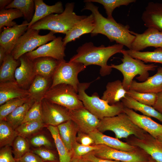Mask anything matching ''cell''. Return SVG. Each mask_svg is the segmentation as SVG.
Wrapping results in <instances>:
<instances>
[{"instance_id":"9f6ffc18","label":"cell","mask_w":162,"mask_h":162,"mask_svg":"<svg viewBox=\"0 0 162 162\" xmlns=\"http://www.w3.org/2000/svg\"><path fill=\"white\" fill-rule=\"evenodd\" d=\"M148 162H156L153 159L151 158H151Z\"/></svg>"},{"instance_id":"d6986e66","label":"cell","mask_w":162,"mask_h":162,"mask_svg":"<svg viewBox=\"0 0 162 162\" xmlns=\"http://www.w3.org/2000/svg\"><path fill=\"white\" fill-rule=\"evenodd\" d=\"M129 89L142 93L158 94L162 92V67H158L154 75L144 82H138L133 80Z\"/></svg>"},{"instance_id":"6da1fadb","label":"cell","mask_w":162,"mask_h":162,"mask_svg":"<svg viewBox=\"0 0 162 162\" xmlns=\"http://www.w3.org/2000/svg\"><path fill=\"white\" fill-rule=\"evenodd\" d=\"M84 7L82 10H90L94 16L95 26L91 33L92 37L101 34L106 36L110 42L122 44L130 50L135 36L130 33L128 25H124L104 17L99 12L98 7L92 2L85 0Z\"/></svg>"},{"instance_id":"8d00e7d4","label":"cell","mask_w":162,"mask_h":162,"mask_svg":"<svg viewBox=\"0 0 162 162\" xmlns=\"http://www.w3.org/2000/svg\"><path fill=\"white\" fill-rule=\"evenodd\" d=\"M44 124L42 120L28 121L22 123L15 130L18 135L26 138L39 131Z\"/></svg>"},{"instance_id":"4fadbf2b","label":"cell","mask_w":162,"mask_h":162,"mask_svg":"<svg viewBox=\"0 0 162 162\" xmlns=\"http://www.w3.org/2000/svg\"><path fill=\"white\" fill-rule=\"evenodd\" d=\"M135 36L130 50L140 51L148 47L162 48V31L153 28H148L142 33L130 31Z\"/></svg>"},{"instance_id":"f546056e","label":"cell","mask_w":162,"mask_h":162,"mask_svg":"<svg viewBox=\"0 0 162 162\" xmlns=\"http://www.w3.org/2000/svg\"><path fill=\"white\" fill-rule=\"evenodd\" d=\"M19 62V59H16L11 54L7 55L0 65V82L16 81L15 73Z\"/></svg>"},{"instance_id":"ab89813d","label":"cell","mask_w":162,"mask_h":162,"mask_svg":"<svg viewBox=\"0 0 162 162\" xmlns=\"http://www.w3.org/2000/svg\"><path fill=\"white\" fill-rule=\"evenodd\" d=\"M12 151L15 160L30 152L29 145L25 138L18 135L13 143Z\"/></svg>"},{"instance_id":"f1b7e54d","label":"cell","mask_w":162,"mask_h":162,"mask_svg":"<svg viewBox=\"0 0 162 162\" xmlns=\"http://www.w3.org/2000/svg\"><path fill=\"white\" fill-rule=\"evenodd\" d=\"M121 100L124 107L139 111L143 115L154 117L162 122V114L152 106L140 103L127 95Z\"/></svg>"},{"instance_id":"8992f818","label":"cell","mask_w":162,"mask_h":162,"mask_svg":"<svg viewBox=\"0 0 162 162\" xmlns=\"http://www.w3.org/2000/svg\"><path fill=\"white\" fill-rule=\"evenodd\" d=\"M121 53L123 58L121 59L122 63L118 65L111 64L110 66L119 71L123 75L122 85L124 89L128 91L133 79L137 75L136 79L142 82L145 81L149 77V71H154L158 66L154 64H146L141 60L131 57L123 49Z\"/></svg>"},{"instance_id":"f5cc1de1","label":"cell","mask_w":162,"mask_h":162,"mask_svg":"<svg viewBox=\"0 0 162 162\" xmlns=\"http://www.w3.org/2000/svg\"><path fill=\"white\" fill-rule=\"evenodd\" d=\"M7 54L4 48L0 46V64L2 63Z\"/></svg>"},{"instance_id":"e575fe53","label":"cell","mask_w":162,"mask_h":162,"mask_svg":"<svg viewBox=\"0 0 162 162\" xmlns=\"http://www.w3.org/2000/svg\"><path fill=\"white\" fill-rule=\"evenodd\" d=\"M18 136L14 129L6 121H0V147L10 146Z\"/></svg>"},{"instance_id":"bcb514c9","label":"cell","mask_w":162,"mask_h":162,"mask_svg":"<svg viewBox=\"0 0 162 162\" xmlns=\"http://www.w3.org/2000/svg\"><path fill=\"white\" fill-rule=\"evenodd\" d=\"M10 146H5L0 150V162H16Z\"/></svg>"},{"instance_id":"ee69618b","label":"cell","mask_w":162,"mask_h":162,"mask_svg":"<svg viewBox=\"0 0 162 162\" xmlns=\"http://www.w3.org/2000/svg\"><path fill=\"white\" fill-rule=\"evenodd\" d=\"M32 152L38 156L45 162H59L55 154L48 149L40 148L34 150Z\"/></svg>"},{"instance_id":"ba28073f","label":"cell","mask_w":162,"mask_h":162,"mask_svg":"<svg viewBox=\"0 0 162 162\" xmlns=\"http://www.w3.org/2000/svg\"><path fill=\"white\" fill-rule=\"evenodd\" d=\"M39 32L40 30L28 28L20 37L11 53L15 59L18 60L22 55L56 38L52 32L43 35L39 34Z\"/></svg>"},{"instance_id":"ac0fdd59","label":"cell","mask_w":162,"mask_h":162,"mask_svg":"<svg viewBox=\"0 0 162 162\" xmlns=\"http://www.w3.org/2000/svg\"><path fill=\"white\" fill-rule=\"evenodd\" d=\"M19 59L20 65L15 70V78L20 87L26 89L29 88L36 76L33 62L25 54L21 56Z\"/></svg>"},{"instance_id":"277c9868","label":"cell","mask_w":162,"mask_h":162,"mask_svg":"<svg viewBox=\"0 0 162 162\" xmlns=\"http://www.w3.org/2000/svg\"><path fill=\"white\" fill-rule=\"evenodd\" d=\"M92 82L80 83L78 87L79 98L86 109L100 120L105 117L115 116L123 112L124 107L121 102L110 105L100 98L96 92L94 93L91 96L88 95L86 90Z\"/></svg>"},{"instance_id":"30bf717a","label":"cell","mask_w":162,"mask_h":162,"mask_svg":"<svg viewBox=\"0 0 162 162\" xmlns=\"http://www.w3.org/2000/svg\"><path fill=\"white\" fill-rule=\"evenodd\" d=\"M98 145L99 148L92 152L101 158L121 162H148L150 159L149 156L140 148L135 152H128Z\"/></svg>"},{"instance_id":"44dd1931","label":"cell","mask_w":162,"mask_h":162,"mask_svg":"<svg viewBox=\"0 0 162 162\" xmlns=\"http://www.w3.org/2000/svg\"><path fill=\"white\" fill-rule=\"evenodd\" d=\"M94 26V17L91 14L78 22L65 33L62 40L64 45L65 46L68 43L75 40L84 34L91 33Z\"/></svg>"},{"instance_id":"1f68e13d","label":"cell","mask_w":162,"mask_h":162,"mask_svg":"<svg viewBox=\"0 0 162 162\" xmlns=\"http://www.w3.org/2000/svg\"><path fill=\"white\" fill-rule=\"evenodd\" d=\"M47 128L53 138L59 156V162H70L73 156L60 136L57 127L48 125Z\"/></svg>"},{"instance_id":"4316f807","label":"cell","mask_w":162,"mask_h":162,"mask_svg":"<svg viewBox=\"0 0 162 162\" xmlns=\"http://www.w3.org/2000/svg\"><path fill=\"white\" fill-rule=\"evenodd\" d=\"M60 138L68 149L72 152L73 146L76 141L78 128L71 120L64 122L57 126Z\"/></svg>"},{"instance_id":"74e56055","label":"cell","mask_w":162,"mask_h":162,"mask_svg":"<svg viewBox=\"0 0 162 162\" xmlns=\"http://www.w3.org/2000/svg\"><path fill=\"white\" fill-rule=\"evenodd\" d=\"M92 2H97L102 4L105 10L107 18L114 20L112 16L114 10L122 5L127 6L131 3L136 2L135 0H86Z\"/></svg>"},{"instance_id":"d6a6232c","label":"cell","mask_w":162,"mask_h":162,"mask_svg":"<svg viewBox=\"0 0 162 162\" xmlns=\"http://www.w3.org/2000/svg\"><path fill=\"white\" fill-rule=\"evenodd\" d=\"M126 52L133 58L144 62L158 63L162 64V48H158L153 51L140 52L128 50Z\"/></svg>"},{"instance_id":"7dc6e473","label":"cell","mask_w":162,"mask_h":162,"mask_svg":"<svg viewBox=\"0 0 162 162\" xmlns=\"http://www.w3.org/2000/svg\"><path fill=\"white\" fill-rule=\"evenodd\" d=\"M15 160L16 162H45L37 155L30 152Z\"/></svg>"},{"instance_id":"f907efd6","label":"cell","mask_w":162,"mask_h":162,"mask_svg":"<svg viewBox=\"0 0 162 162\" xmlns=\"http://www.w3.org/2000/svg\"><path fill=\"white\" fill-rule=\"evenodd\" d=\"M152 107L162 114V92L157 94L156 101Z\"/></svg>"},{"instance_id":"9c48e42d","label":"cell","mask_w":162,"mask_h":162,"mask_svg":"<svg viewBox=\"0 0 162 162\" xmlns=\"http://www.w3.org/2000/svg\"><path fill=\"white\" fill-rule=\"evenodd\" d=\"M86 68L80 63L70 61L66 62L65 60L59 61L52 77L50 88L59 84H65L72 86L78 92V87L80 83L78 75Z\"/></svg>"},{"instance_id":"7bdbcfd3","label":"cell","mask_w":162,"mask_h":162,"mask_svg":"<svg viewBox=\"0 0 162 162\" xmlns=\"http://www.w3.org/2000/svg\"><path fill=\"white\" fill-rule=\"evenodd\" d=\"M99 147V145L94 144L90 146H85L76 141L72 147L73 155L77 157H83L98 149Z\"/></svg>"},{"instance_id":"11a10c76","label":"cell","mask_w":162,"mask_h":162,"mask_svg":"<svg viewBox=\"0 0 162 162\" xmlns=\"http://www.w3.org/2000/svg\"><path fill=\"white\" fill-rule=\"evenodd\" d=\"M156 139L162 144V136H158Z\"/></svg>"},{"instance_id":"e0dca14e","label":"cell","mask_w":162,"mask_h":162,"mask_svg":"<svg viewBox=\"0 0 162 162\" xmlns=\"http://www.w3.org/2000/svg\"><path fill=\"white\" fill-rule=\"evenodd\" d=\"M123 112L134 123L154 138L162 136V124L154 121L149 117L140 115L125 107Z\"/></svg>"},{"instance_id":"52a82bcc","label":"cell","mask_w":162,"mask_h":162,"mask_svg":"<svg viewBox=\"0 0 162 162\" xmlns=\"http://www.w3.org/2000/svg\"><path fill=\"white\" fill-rule=\"evenodd\" d=\"M43 98L70 110L84 106L79 98L78 92L72 86L65 84H59L50 88Z\"/></svg>"},{"instance_id":"4dcf8cb0","label":"cell","mask_w":162,"mask_h":162,"mask_svg":"<svg viewBox=\"0 0 162 162\" xmlns=\"http://www.w3.org/2000/svg\"><path fill=\"white\" fill-rule=\"evenodd\" d=\"M35 101L30 97L27 101L17 107L8 115L4 120L15 129L22 123L27 112Z\"/></svg>"},{"instance_id":"5bb4252c","label":"cell","mask_w":162,"mask_h":162,"mask_svg":"<svg viewBox=\"0 0 162 162\" xmlns=\"http://www.w3.org/2000/svg\"><path fill=\"white\" fill-rule=\"evenodd\" d=\"M69 111L71 119L79 131L88 134L97 130L100 120L84 106Z\"/></svg>"},{"instance_id":"2e32d148","label":"cell","mask_w":162,"mask_h":162,"mask_svg":"<svg viewBox=\"0 0 162 162\" xmlns=\"http://www.w3.org/2000/svg\"><path fill=\"white\" fill-rule=\"evenodd\" d=\"M28 22L23 21L20 25L11 27H4L0 34V46L3 47L7 55L11 54L20 37L28 28Z\"/></svg>"},{"instance_id":"8fae6325","label":"cell","mask_w":162,"mask_h":162,"mask_svg":"<svg viewBox=\"0 0 162 162\" xmlns=\"http://www.w3.org/2000/svg\"><path fill=\"white\" fill-rule=\"evenodd\" d=\"M41 109L42 121L48 125L57 127L71 120L68 110L44 98L41 100Z\"/></svg>"},{"instance_id":"9a60e30c","label":"cell","mask_w":162,"mask_h":162,"mask_svg":"<svg viewBox=\"0 0 162 162\" xmlns=\"http://www.w3.org/2000/svg\"><path fill=\"white\" fill-rule=\"evenodd\" d=\"M126 141L143 150L156 162H162V144L148 133L143 139H140L133 136L126 139Z\"/></svg>"},{"instance_id":"d4e9b609","label":"cell","mask_w":162,"mask_h":162,"mask_svg":"<svg viewBox=\"0 0 162 162\" xmlns=\"http://www.w3.org/2000/svg\"><path fill=\"white\" fill-rule=\"evenodd\" d=\"M127 91L124 88L122 82L119 80L108 82L106 90L101 98L112 105L120 102L127 95Z\"/></svg>"},{"instance_id":"836d02e7","label":"cell","mask_w":162,"mask_h":162,"mask_svg":"<svg viewBox=\"0 0 162 162\" xmlns=\"http://www.w3.org/2000/svg\"><path fill=\"white\" fill-rule=\"evenodd\" d=\"M15 8L20 10L23 16L28 22H30L34 14L35 6L33 0H14L5 9Z\"/></svg>"},{"instance_id":"7c38bea8","label":"cell","mask_w":162,"mask_h":162,"mask_svg":"<svg viewBox=\"0 0 162 162\" xmlns=\"http://www.w3.org/2000/svg\"><path fill=\"white\" fill-rule=\"evenodd\" d=\"M62 37H56L50 42L43 45L37 49L25 54L32 61L41 57H50L59 61L64 60L65 50Z\"/></svg>"},{"instance_id":"484cf974","label":"cell","mask_w":162,"mask_h":162,"mask_svg":"<svg viewBox=\"0 0 162 162\" xmlns=\"http://www.w3.org/2000/svg\"><path fill=\"white\" fill-rule=\"evenodd\" d=\"M36 75L52 79L59 61L50 57H41L32 61Z\"/></svg>"},{"instance_id":"7402d4cb","label":"cell","mask_w":162,"mask_h":162,"mask_svg":"<svg viewBox=\"0 0 162 162\" xmlns=\"http://www.w3.org/2000/svg\"><path fill=\"white\" fill-rule=\"evenodd\" d=\"M141 19L146 27L162 31V3L153 2L148 3Z\"/></svg>"},{"instance_id":"db71d44e","label":"cell","mask_w":162,"mask_h":162,"mask_svg":"<svg viewBox=\"0 0 162 162\" xmlns=\"http://www.w3.org/2000/svg\"><path fill=\"white\" fill-rule=\"evenodd\" d=\"M12 1L11 0H0V10L5 9V7L9 4Z\"/></svg>"},{"instance_id":"3957f363","label":"cell","mask_w":162,"mask_h":162,"mask_svg":"<svg viewBox=\"0 0 162 162\" xmlns=\"http://www.w3.org/2000/svg\"><path fill=\"white\" fill-rule=\"evenodd\" d=\"M74 2L66 3L62 13L51 14L39 20L30 28L38 30H49L54 34H65L76 23L87 16L76 15L74 11Z\"/></svg>"},{"instance_id":"c3c4849f","label":"cell","mask_w":162,"mask_h":162,"mask_svg":"<svg viewBox=\"0 0 162 162\" xmlns=\"http://www.w3.org/2000/svg\"><path fill=\"white\" fill-rule=\"evenodd\" d=\"M76 141L85 146H90L94 144L93 140L88 134L80 131L77 134Z\"/></svg>"},{"instance_id":"83f0119b","label":"cell","mask_w":162,"mask_h":162,"mask_svg":"<svg viewBox=\"0 0 162 162\" xmlns=\"http://www.w3.org/2000/svg\"><path fill=\"white\" fill-rule=\"evenodd\" d=\"M52 82V79L36 75L28 89L30 97L35 101H41Z\"/></svg>"},{"instance_id":"b9f144b4","label":"cell","mask_w":162,"mask_h":162,"mask_svg":"<svg viewBox=\"0 0 162 162\" xmlns=\"http://www.w3.org/2000/svg\"><path fill=\"white\" fill-rule=\"evenodd\" d=\"M41 101H35L27 112L22 123L26 122L42 120Z\"/></svg>"},{"instance_id":"816d5d0a","label":"cell","mask_w":162,"mask_h":162,"mask_svg":"<svg viewBox=\"0 0 162 162\" xmlns=\"http://www.w3.org/2000/svg\"><path fill=\"white\" fill-rule=\"evenodd\" d=\"M70 162H92L83 157H77L73 155Z\"/></svg>"},{"instance_id":"5b68a950","label":"cell","mask_w":162,"mask_h":162,"mask_svg":"<svg viewBox=\"0 0 162 162\" xmlns=\"http://www.w3.org/2000/svg\"><path fill=\"white\" fill-rule=\"evenodd\" d=\"M97 130L102 133L106 131H112L118 139H126L131 135L142 139L147 133L134 123L124 112L100 120Z\"/></svg>"},{"instance_id":"7a4b0ae2","label":"cell","mask_w":162,"mask_h":162,"mask_svg":"<svg viewBox=\"0 0 162 162\" xmlns=\"http://www.w3.org/2000/svg\"><path fill=\"white\" fill-rule=\"evenodd\" d=\"M124 45L116 44L105 46L103 45L96 46L92 42H86L79 47L77 53L69 61L79 62L86 67L96 65L100 67V74L104 76L110 74L112 70L107 64L109 58L118 53H121Z\"/></svg>"},{"instance_id":"603a6c76","label":"cell","mask_w":162,"mask_h":162,"mask_svg":"<svg viewBox=\"0 0 162 162\" xmlns=\"http://www.w3.org/2000/svg\"><path fill=\"white\" fill-rule=\"evenodd\" d=\"M35 11L32 19L28 22V28L39 20L53 13L60 14L64 9L61 1H58L52 5L46 4L43 0H34Z\"/></svg>"},{"instance_id":"60d3db41","label":"cell","mask_w":162,"mask_h":162,"mask_svg":"<svg viewBox=\"0 0 162 162\" xmlns=\"http://www.w3.org/2000/svg\"><path fill=\"white\" fill-rule=\"evenodd\" d=\"M127 95L140 103L152 106L157 98V94L140 92L131 89L127 91Z\"/></svg>"},{"instance_id":"cb8c5ba5","label":"cell","mask_w":162,"mask_h":162,"mask_svg":"<svg viewBox=\"0 0 162 162\" xmlns=\"http://www.w3.org/2000/svg\"><path fill=\"white\" fill-rule=\"evenodd\" d=\"M30 96L28 90L20 87L16 81L0 83V105L10 100Z\"/></svg>"},{"instance_id":"681fc988","label":"cell","mask_w":162,"mask_h":162,"mask_svg":"<svg viewBox=\"0 0 162 162\" xmlns=\"http://www.w3.org/2000/svg\"><path fill=\"white\" fill-rule=\"evenodd\" d=\"M83 157L92 162H121L112 160L101 158L95 156L92 152Z\"/></svg>"},{"instance_id":"d590c367","label":"cell","mask_w":162,"mask_h":162,"mask_svg":"<svg viewBox=\"0 0 162 162\" xmlns=\"http://www.w3.org/2000/svg\"><path fill=\"white\" fill-rule=\"evenodd\" d=\"M23 16L21 12L16 9L11 8L0 10V31L5 26L11 27L16 25L17 24L13 20Z\"/></svg>"},{"instance_id":"ffe728a7","label":"cell","mask_w":162,"mask_h":162,"mask_svg":"<svg viewBox=\"0 0 162 162\" xmlns=\"http://www.w3.org/2000/svg\"><path fill=\"white\" fill-rule=\"evenodd\" d=\"M88 134L93 140L95 145H104L117 150L128 152H134L140 149L127 142H123L116 138L104 135L98 130Z\"/></svg>"},{"instance_id":"f6af8a7d","label":"cell","mask_w":162,"mask_h":162,"mask_svg":"<svg viewBox=\"0 0 162 162\" xmlns=\"http://www.w3.org/2000/svg\"><path fill=\"white\" fill-rule=\"evenodd\" d=\"M30 142L33 146L36 147L44 146L47 147H52V144L49 140L44 135H39L31 139Z\"/></svg>"},{"instance_id":"f35d334b","label":"cell","mask_w":162,"mask_h":162,"mask_svg":"<svg viewBox=\"0 0 162 162\" xmlns=\"http://www.w3.org/2000/svg\"><path fill=\"white\" fill-rule=\"evenodd\" d=\"M30 98V96H28L13 99L0 105V121L4 120L8 115L17 107L27 101Z\"/></svg>"}]
</instances>
